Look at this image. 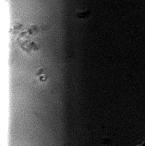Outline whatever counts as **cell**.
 <instances>
[{
    "label": "cell",
    "instance_id": "6da1fadb",
    "mask_svg": "<svg viewBox=\"0 0 145 146\" xmlns=\"http://www.w3.org/2000/svg\"><path fill=\"white\" fill-rule=\"evenodd\" d=\"M39 79H40V80L41 81H45L47 79L46 76L44 74L41 75V76H40V77H39Z\"/></svg>",
    "mask_w": 145,
    "mask_h": 146
}]
</instances>
